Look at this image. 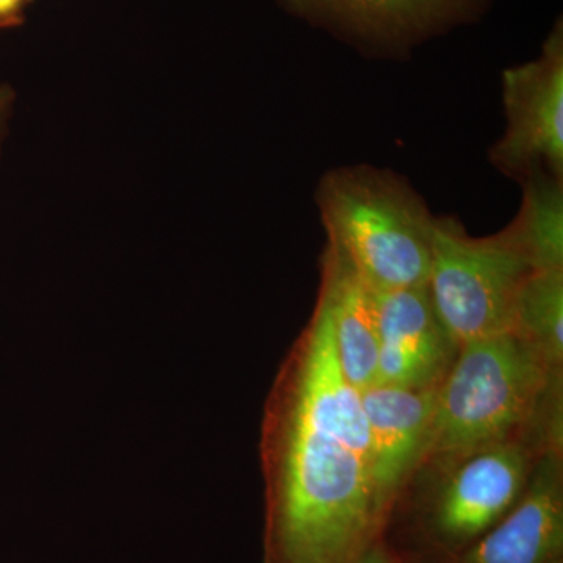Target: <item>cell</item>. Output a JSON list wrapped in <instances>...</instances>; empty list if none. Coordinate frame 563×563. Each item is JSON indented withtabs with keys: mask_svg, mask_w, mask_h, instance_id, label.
I'll return each mask as SVG.
<instances>
[{
	"mask_svg": "<svg viewBox=\"0 0 563 563\" xmlns=\"http://www.w3.org/2000/svg\"><path fill=\"white\" fill-rule=\"evenodd\" d=\"M261 455L263 563H355L387 537L362 391L321 298L269 393Z\"/></svg>",
	"mask_w": 563,
	"mask_h": 563,
	"instance_id": "6da1fadb",
	"label": "cell"
},
{
	"mask_svg": "<svg viewBox=\"0 0 563 563\" xmlns=\"http://www.w3.org/2000/svg\"><path fill=\"white\" fill-rule=\"evenodd\" d=\"M562 374L512 331L461 344L439 385L420 470L514 437L562 450Z\"/></svg>",
	"mask_w": 563,
	"mask_h": 563,
	"instance_id": "7a4b0ae2",
	"label": "cell"
},
{
	"mask_svg": "<svg viewBox=\"0 0 563 563\" xmlns=\"http://www.w3.org/2000/svg\"><path fill=\"white\" fill-rule=\"evenodd\" d=\"M318 207L328 246L369 290L428 285L435 217L401 177L372 166L335 169L322 177Z\"/></svg>",
	"mask_w": 563,
	"mask_h": 563,
	"instance_id": "3957f363",
	"label": "cell"
},
{
	"mask_svg": "<svg viewBox=\"0 0 563 563\" xmlns=\"http://www.w3.org/2000/svg\"><path fill=\"white\" fill-rule=\"evenodd\" d=\"M547 451L532 437H514L428 466L437 479L415 499L409 547L393 548L439 559L461 554L512 509Z\"/></svg>",
	"mask_w": 563,
	"mask_h": 563,
	"instance_id": "277c9868",
	"label": "cell"
},
{
	"mask_svg": "<svg viewBox=\"0 0 563 563\" xmlns=\"http://www.w3.org/2000/svg\"><path fill=\"white\" fill-rule=\"evenodd\" d=\"M532 272L510 224L472 236L455 218H435L428 290L459 346L510 331L515 299Z\"/></svg>",
	"mask_w": 563,
	"mask_h": 563,
	"instance_id": "5b68a950",
	"label": "cell"
},
{
	"mask_svg": "<svg viewBox=\"0 0 563 563\" xmlns=\"http://www.w3.org/2000/svg\"><path fill=\"white\" fill-rule=\"evenodd\" d=\"M506 132L493 146L492 163L503 173L563 174V31L562 22L544 41L536 60L503 73Z\"/></svg>",
	"mask_w": 563,
	"mask_h": 563,
	"instance_id": "8992f818",
	"label": "cell"
},
{
	"mask_svg": "<svg viewBox=\"0 0 563 563\" xmlns=\"http://www.w3.org/2000/svg\"><path fill=\"white\" fill-rule=\"evenodd\" d=\"M288 9L369 51L407 52L473 21L487 0H284Z\"/></svg>",
	"mask_w": 563,
	"mask_h": 563,
	"instance_id": "52a82bcc",
	"label": "cell"
},
{
	"mask_svg": "<svg viewBox=\"0 0 563 563\" xmlns=\"http://www.w3.org/2000/svg\"><path fill=\"white\" fill-rule=\"evenodd\" d=\"M437 395L439 387L410 388L384 384H374L362 391L377 501L388 525L407 485L428 453Z\"/></svg>",
	"mask_w": 563,
	"mask_h": 563,
	"instance_id": "ba28073f",
	"label": "cell"
},
{
	"mask_svg": "<svg viewBox=\"0 0 563 563\" xmlns=\"http://www.w3.org/2000/svg\"><path fill=\"white\" fill-rule=\"evenodd\" d=\"M376 301V384L439 387L450 372L459 344L435 312L428 285L374 292Z\"/></svg>",
	"mask_w": 563,
	"mask_h": 563,
	"instance_id": "9c48e42d",
	"label": "cell"
},
{
	"mask_svg": "<svg viewBox=\"0 0 563 563\" xmlns=\"http://www.w3.org/2000/svg\"><path fill=\"white\" fill-rule=\"evenodd\" d=\"M448 563H563V453L547 451L512 509Z\"/></svg>",
	"mask_w": 563,
	"mask_h": 563,
	"instance_id": "30bf717a",
	"label": "cell"
},
{
	"mask_svg": "<svg viewBox=\"0 0 563 563\" xmlns=\"http://www.w3.org/2000/svg\"><path fill=\"white\" fill-rule=\"evenodd\" d=\"M318 298L328 307L344 377L358 391L366 390L376 384L379 354L374 291L329 246L321 258Z\"/></svg>",
	"mask_w": 563,
	"mask_h": 563,
	"instance_id": "8fae6325",
	"label": "cell"
},
{
	"mask_svg": "<svg viewBox=\"0 0 563 563\" xmlns=\"http://www.w3.org/2000/svg\"><path fill=\"white\" fill-rule=\"evenodd\" d=\"M510 331L539 352L554 372L563 369V268L536 269L514 303Z\"/></svg>",
	"mask_w": 563,
	"mask_h": 563,
	"instance_id": "7c38bea8",
	"label": "cell"
},
{
	"mask_svg": "<svg viewBox=\"0 0 563 563\" xmlns=\"http://www.w3.org/2000/svg\"><path fill=\"white\" fill-rule=\"evenodd\" d=\"M536 269L563 268V187L561 177L537 172L525 177V195L510 222Z\"/></svg>",
	"mask_w": 563,
	"mask_h": 563,
	"instance_id": "4fadbf2b",
	"label": "cell"
},
{
	"mask_svg": "<svg viewBox=\"0 0 563 563\" xmlns=\"http://www.w3.org/2000/svg\"><path fill=\"white\" fill-rule=\"evenodd\" d=\"M355 563H402L395 548L387 540H380L374 544L368 553L362 555Z\"/></svg>",
	"mask_w": 563,
	"mask_h": 563,
	"instance_id": "5bb4252c",
	"label": "cell"
},
{
	"mask_svg": "<svg viewBox=\"0 0 563 563\" xmlns=\"http://www.w3.org/2000/svg\"><path fill=\"white\" fill-rule=\"evenodd\" d=\"M395 551L401 558L402 563H448L443 559L432 558V555L409 553V551Z\"/></svg>",
	"mask_w": 563,
	"mask_h": 563,
	"instance_id": "9a60e30c",
	"label": "cell"
},
{
	"mask_svg": "<svg viewBox=\"0 0 563 563\" xmlns=\"http://www.w3.org/2000/svg\"><path fill=\"white\" fill-rule=\"evenodd\" d=\"M22 0H0V20L11 16L20 10Z\"/></svg>",
	"mask_w": 563,
	"mask_h": 563,
	"instance_id": "2e32d148",
	"label": "cell"
},
{
	"mask_svg": "<svg viewBox=\"0 0 563 563\" xmlns=\"http://www.w3.org/2000/svg\"><path fill=\"white\" fill-rule=\"evenodd\" d=\"M10 102L11 96L9 90L0 88V121H2L3 114H5L7 109H9Z\"/></svg>",
	"mask_w": 563,
	"mask_h": 563,
	"instance_id": "e0dca14e",
	"label": "cell"
}]
</instances>
